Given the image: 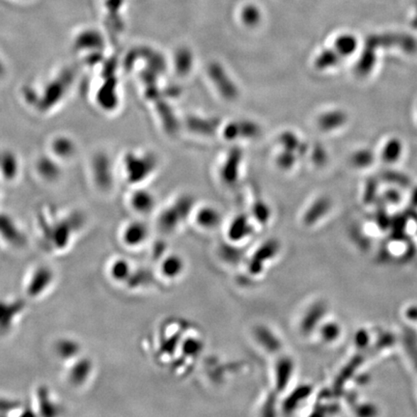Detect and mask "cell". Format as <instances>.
<instances>
[{"instance_id": "1", "label": "cell", "mask_w": 417, "mask_h": 417, "mask_svg": "<svg viewBox=\"0 0 417 417\" xmlns=\"http://www.w3.org/2000/svg\"><path fill=\"white\" fill-rule=\"evenodd\" d=\"M50 216L40 219L38 223L43 243L48 250L63 252L68 250L74 235L82 228V216L74 213L61 218H50Z\"/></svg>"}, {"instance_id": "2", "label": "cell", "mask_w": 417, "mask_h": 417, "mask_svg": "<svg viewBox=\"0 0 417 417\" xmlns=\"http://www.w3.org/2000/svg\"><path fill=\"white\" fill-rule=\"evenodd\" d=\"M154 160L149 154L141 151L127 152L120 162L119 171L123 179L132 187H141L153 171Z\"/></svg>"}, {"instance_id": "3", "label": "cell", "mask_w": 417, "mask_h": 417, "mask_svg": "<svg viewBox=\"0 0 417 417\" xmlns=\"http://www.w3.org/2000/svg\"><path fill=\"white\" fill-rule=\"evenodd\" d=\"M55 272L48 265H37L29 272L25 282L23 292L30 299L43 298L55 282Z\"/></svg>"}, {"instance_id": "4", "label": "cell", "mask_w": 417, "mask_h": 417, "mask_svg": "<svg viewBox=\"0 0 417 417\" xmlns=\"http://www.w3.org/2000/svg\"><path fill=\"white\" fill-rule=\"evenodd\" d=\"M0 242L13 248H23L28 245V236L10 213L0 212Z\"/></svg>"}, {"instance_id": "5", "label": "cell", "mask_w": 417, "mask_h": 417, "mask_svg": "<svg viewBox=\"0 0 417 417\" xmlns=\"http://www.w3.org/2000/svg\"><path fill=\"white\" fill-rule=\"evenodd\" d=\"M94 371L95 365L93 360L89 357L82 355L73 362L67 363L66 381L74 389L84 387L92 378Z\"/></svg>"}, {"instance_id": "6", "label": "cell", "mask_w": 417, "mask_h": 417, "mask_svg": "<svg viewBox=\"0 0 417 417\" xmlns=\"http://www.w3.org/2000/svg\"><path fill=\"white\" fill-rule=\"evenodd\" d=\"M26 309L25 299H0V334L9 333Z\"/></svg>"}, {"instance_id": "7", "label": "cell", "mask_w": 417, "mask_h": 417, "mask_svg": "<svg viewBox=\"0 0 417 417\" xmlns=\"http://www.w3.org/2000/svg\"><path fill=\"white\" fill-rule=\"evenodd\" d=\"M150 229L143 221L135 219L125 223L120 231V240L125 248L138 250L143 247L149 240Z\"/></svg>"}, {"instance_id": "8", "label": "cell", "mask_w": 417, "mask_h": 417, "mask_svg": "<svg viewBox=\"0 0 417 417\" xmlns=\"http://www.w3.org/2000/svg\"><path fill=\"white\" fill-rule=\"evenodd\" d=\"M77 149L79 147H77V141L71 136L56 135L50 138L48 153L62 164H65L77 156Z\"/></svg>"}, {"instance_id": "9", "label": "cell", "mask_w": 417, "mask_h": 417, "mask_svg": "<svg viewBox=\"0 0 417 417\" xmlns=\"http://www.w3.org/2000/svg\"><path fill=\"white\" fill-rule=\"evenodd\" d=\"M36 414L40 416H57L62 413V407L57 402L48 386H39L35 391Z\"/></svg>"}, {"instance_id": "10", "label": "cell", "mask_w": 417, "mask_h": 417, "mask_svg": "<svg viewBox=\"0 0 417 417\" xmlns=\"http://www.w3.org/2000/svg\"><path fill=\"white\" fill-rule=\"evenodd\" d=\"M128 205L130 210L133 211L136 215L145 216L153 213L156 208V199L155 195L141 188V187H135L133 191H130L128 196Z\"/></svg>"}, {"instance_id": "11", "label": "cell", "mask_w": 417, "mask_h": 417, "mask_svg": "<svg viewBox=\"0 0 417 417\" xmlns=\"http://www.w3.org/2000/svg\"><path fill=\"white\" fill-rule=\"evenodd\" d=\"M111 162L109 157L103 153L97 154V156H94L91 160V176L94 177L92 178V180L95 181L100 176V174L103 175L100 189L101 191H109L112 188V184H113L114 178L112 174L116 173L117 170L113 169Z\"/></svg>"}, {"instance_id": "12", "label": "cell", "mask_w": 417, "mask_h": 417, "mask_svg": "<svg viewBox=\"0 0 417 417\" xmlns=\"http://www.w3.org/2000/svg\"><path fill=\"white\" fill-rule=\"evenodd\" d=\"M277 243L269 240L268 243H262L257 250L254 251L252 258L250 260V272L254 275L261 274L264 269L269 266V262H272L277 257L278 251Z\"/></svg>"}, {"instance_id": "13", "label": "cell", "mask_w": 417, "mask_h": 417, "mask_svg": "<svg viewBox=\"0 0 417 417\" xmlns=\"http://www.w3.org/2000/svg\"><path fill=\"white\" fill-rule=\"evenodd\" d=\"M62 162L48 153L36 160L35 171L41 180L52 183L62 177Z\"/></svg>"}, {"instance_id": "14", "label": "cell", "mask_w": 417, "mask_h": 417, "mask_svg": "<svg viewBox=\"0 0 417 417\" xmlns=\"http://www.w3.org/2000/svg\"><path fill=\"white\" fill-rule=\"evenodd\" d=\"M160 277L165 280L175 282L186 272V262L183 257L176 253L162 255L159 265Z\"/></svg>"}, {"instance_id": "15", "label": "cell", "mask_w": 417, "mask_h": 417, "mask_svg": "<svg viewBox=\"0 0 417 417\" xmlns=\"http://www.w3.org/2000/svg\"><path fill=\"white\" fill-rule=\"evenodd\" d=\"M295 373V362L292 358L282 357L278 358L274 366V382L278 391H284L289 387Z\"/></svg>"}, {"instance_id": "16", "label": "cell", "mask_w": 417, "mask_h": 417, "mask_svg": "<svg viewBox=\"0 0 417 417\" xmlns=\"http://www.w3.org/2000/svg\"><path fill=\"white\" fill-rule=\"evenodd\" d=\"M55 354L60 360L67 363L73 362L74 360L82 355V346L79 341L72 338H62L55 341Z\"/></svg>"}, {"instance_id": "17", "label": "cell", "mask_w": 417, "mask_h": 417, "mask_svg": "<svg viewBox=\"0 0 417 417\" xmlns=\"http://www.w3.org/2000/svg\"><path fill=\"white\" fill-rule=\"evenodd\" d=\"M133 271L132 263L124 257H115L109 263V277L117 284H127Z\"/></svg>"}, {"instance_id": "18", "label": "cell", "mask_w": 417, "mask_h": 417, "mask_svg": "<svg viewBox=\"0 0 417 417\" xmlns=\"http://www.w3.org/2000/svg\"><path fill=\"white\" fill-rule=\"evenodd\" d=\"M20 160L15 154L5 152L0 155V178L7 182L17 180L20 174Z\"/></svg>"}, {"instance_id": "19", "label": "cell", "mask_w": 417, "mask_h": 417, "mask_svg": "<svg viewBox=\"0 0 417 417\" xmlns=\"http://www.w3.org/2000/svg\"><path fill=\"white\" fill-rule=\"evenodd\" d=\"M195 223L199 228L211 231V230L218 228L219 223H221V215L213 208H202L195 216Z\"/></svg>"}, {"instance_id": "20", "label": "cell", "mask_w": 417, "mask_h": 417, "mask_svg": "<svg viewBox=\"0 0 417 417\" xmlns=\"http://www.w3.org/2000/svg\"><path fill=\"white\" fill-rule=\"evenodd\" d=\"M325 309L321 304H315L310 306V308L304 315V319L299 322L301 330H303L304 333L313 330H317L318 327H320L321 321H322L321 318L318 317H322L325 314Z\"/></svg>"}, {"instance_id": "21", "label": "cell", "mask_w": 417, "mask_h": 417, "mask_svg": "<svg viewBox=\"0 0 417 417\" xmlns=\"http://www.w3.org/2000/svg\"><path fill=\"white\" fill-rule=\"evenodd\" d=\"M252 233V229L247 221L239 218L231 223L228 229V240L231 243H238L248 240Z\"/></svg>"}, {"instance_id": "22", "label": "cell", "mask_w": 417, "mask_h": 417, "mask_svg": "<svg viewBox=\"0 0 417 417\" xmlns=\"http://www.w3.org/2000/svg\"><path fill=\"white\" fill-rule=\"evenodd\" d=\"M381 154L386 164H395L403 156V144L397 138H389L382 146Z\"/></svg>"}, {"instance_id": "23", "label": "cell", "mask_w": 417, "mask_h": 417, "mask_svg": "<svg viewBox=\"0 0 417 417\" xmlns=\"http://www.w3.org/2000/svg\"><path fill=\"white\" fill-rule=\"evenodd\" d=\"M319 330L320 338L322 341L327 342V343H333L340 335L341 330L338 323L334 322H325L321 323Z\"/></svg>"}, {"instance_id": "24", "label": "cell", "mask_w": 417, "mask_h": 417, "mask_svg": "<svg viewBox=\"0 0 417 417\" xmlns=\"http://www.w3.org/2000/svg\"><path fill=\"white\" fill-rule=\"evenodd\" d=\"M357 41L352 35H342L336 41V48L342 55H350L357 50Z\"/></svg>"}, {"instance_id": "25", "label": "cell", "mask_w": 417, "mask_h": 417, "mask_svg": "<svg viewBox=\"0 0 417 417\" xmlns=\"http://www.w3.org/2000/svg\"><path fill=\"white\" fill-rule=\"evenodd\" d=\"M25 406L21 405L20 401L12 399H0V416H10L13 411L18 410L21 411V416H23Z\"/></svg>"}, {"instance_id": "26", "label": "cell", "mask_w": 417, "mask_h": 417, "mask_svg": "<svg viewBox=\"0 0 417 417\" xmlns=\"http://www.w3.org/2000/svg\"><path fill=\"white\" fill-rule=\"evenodd\" d=\"M7 74L6 64L4 63L1 56H0V80L4 79V77Z\"/></svg>"}]
</instances>
